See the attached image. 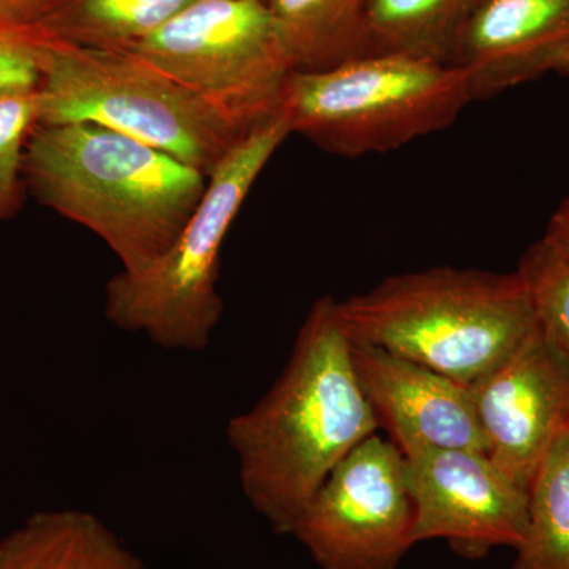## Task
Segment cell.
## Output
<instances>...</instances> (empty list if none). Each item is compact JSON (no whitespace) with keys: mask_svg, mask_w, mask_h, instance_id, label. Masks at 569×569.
Segmentation results:
<instances>
[{"mask_svg":"<svg viewBox=\"0 0 569 569\" xmlns=\"http://www.w3.org/2000/svg\"><path fill=\"white\" fill-rule=\"evenodd\" d=\"M378 429L355 376L339 301L323 296L276 383L224 433L250 507L274 533L291 535L331 471Z\"/></svg>","mask_w":569,"mask_h":569,"instance_id":"6da1fadb","label":"cell"},{"mask_svg":"<svg viewBox=\"0 0 569 569\" xmlns=\"http://www.w3.org/2000/svg\"><path fill=\"white\" fill-rule=\"evenodd\" d=\"M26 189L110 247L122 271L164 252L203 198L197 168L93 123H37L26 146Z\"/></svg>","mask_w":569,"mask_h":569,"instance_id":"7a4b0ae2","label":"cell"},{"mask_svg":"<svg viewBox=\"0 0 569 569\" xmlns=\"http://www.w3.org/2000/svg\"><path fill=\"white\" fill-rule=\"evenodd\" d=\"M353 342L369 343L468 385L538 331L530 291L518 271L443 268L385 279L339 301Z\"/></svg>","mask_w":569,"mask_h":569,"instance_id":"3957f363","label":"cell"},{"mask_svg":"<svg viewBox=\"0 0 569 569\" xmlns=\"http://www.w3.org/2000/svg\"><path fill=\"white\" fill-rule=\"evenodd\" d=\"M291 134L283 107L247 130L208 178L203 198L159 258L111 277L104 316L167 350L200 351L223 313L220 252L253 183Z\"/></svg>","mask_w":569,"mask_h":569,"instance_id":"277c9868","label":"cell"},{"mask_svg":"<svg viewBox=\"0 0 569 569\" xmlns=\"http://www.w3.org/2000/svg\"><path fill=\"white\" fill-rule=\"evenodd\" d=\"M39 36V33H37ZM39 123H93L209 176L247 130L129 51L39 36Z\"/></svg>","mask_w":569,"mask_h":569,"instance_id":"5b68a950","label":"cell"},{"mask_svg":"<svg viewBox=\"0 0 569 569\" xmlns=\"http://www.w3.org/2000/svg\"><path fill=\"white\" fill-rule=\"evenodd\" d=\"M471 103L449 63L367 54L320 71H293L282 107L291 133L343 157L395 151L440 132Z\"/></svg>","mask_w":569,"mask_h":569,"instance_id":"8992f818","label":"cell"},{"mask_svg":"<svg viewBox=\"0 0 569 569\" xmlns=\"http://www.w3.org/2000/svg\"><path fill=\"white\" fill-rule=\"evenodd\" d=\"M249 130L282 108L293 73L266 0H193L129 50Z\"/></svg>","mask_w":569,"mask_h":569,"instance_id":"52a82bcc","label":"cell"},{"mask_svg":"<svg viewBox=\"0 0 569 569\" xmlns=\"http://www.w3.org/2000/svg\"><path fill=\"white\" fill-rule=\"evenodd\" d=\"M413 527L406 458L373 433L331 471L291 535L320 569H397Z\"/></svg>","mask_w":569,"mask_h":569,"instance_id":"ba28073f","label":"cell"},{"mask_svg":"<svg viewBox=\"0 0 569 569\" xmlns=\"http://www.w3.org/2000/svg\"><path fill=\"white\" fill-rule=\"evenodd\" d=\"M403 458L415 507V545L445 539L468 560L485 559L496 548L522 545L529 493L486 452L425 448Z\"/></svg>","mask_w":569,"mask_h":569,"instance_id":"9c48e42d","label":"cell"},{"mask_svg":"<svg viewBox=\"0 0 569 569\" xmlns=\"http://www.w3.org/2000/svg\"><path fill=\"white\" fill-rule=\"evenodd\" d=\"M486 455L529 493L539 466L569 430V370L539 329L519 350L468 385Z\"/></svg>","mask_w":569,"mask_h":569,"instance_id":"30bf717a","label":"cell"},{"mask_svg":"<svg viewBox=\"0 0 569 569\" xmlns=\"http://www.w3.org/2000/svg\"><path fill=\"white\" fill-rule=\"evenodd\" d=\"M449 66L471 102L538 80L569 74V0H475Z\"/></svg>","mask_w":569,"mask_h":569,"instance_id":"8fae6325","label":"cell"},{"mask_svg":"<svg viewBox=\"0 0 569 569\" xmlns=\"http://www.w3.org/2000/svg\"><path fill=\"white\" fill-rule=\"evenodd\" d=\"M351 362L381 429L403 456L425 448L486 452L470 389L436 370L351 340Z\"/></svg>","mask_w":569,"mask_h":569,"instance_id":"7c38bea8","label":"cell"},{"mask_svg":"<svg viewBox=\"0 0 569 569\" xmlns=\"http://www.w3.org/2000/svg\"><path fill=\"white\" fill-rule=\"evenodd\" d=\"M0 569H148L96 515L40 511L0 539Z\"/></svg>","mask_w":569,"mask_h":569,"instance_id":"4fadbf2b","label":"cell"},{"mask_svg":"<svg viewBox=\"0 0 569 569\" xmlns=\"http://www.w3.org/2000/svg\"><path fill=\"white\" fill-rule=\"evenodd\" d=\"M293 71L331 69L365 56L367 0H266Z\"/></svg>","mask_w":569,"mask_h":569,"instance_id":"5bb4252c","label":"cell"},{"mask_svg":"<svg viewBox=\"0 0 569 569\" xmlns=\"http://www.w3.org/2000/svg\"><path fill=\"white\" fill-rule=\"evenodd\" d=\"M475 0H367L365 56L400 54L449 63Z\"/></svg>","mask_w":569,"mask_h":569,"instance_id":"9a60e30c","label":"cell"},{"mask_svg":"<svg viewBox=\"0 0 569 569\" xmlns=\"http://www.w3.org/2000/svg\"><path fill=\"white\" fill-rule=\"evenodd\" d=\"M193 0H56L36 33L93 50L126 51Z\"/></svg>","mask_w":569,"mask_h":569,"instance_id":"2e32d148","label":"cell"},{"mask_svg":"<svg viewBox=\"0 0 569 569\" xmlns=\"http://www.w3.org/2000/svg\"><path fill=\"white\" fill-rule=\"evenodd\" d=\"M511 569H569V430L531 482L526 537Z\"/></svg>","mask_w":569,"mask_h":569,"instance_id":"e0dca14e","label":"cell"},{"mask_svg":"<svg viewBox=\"0 0 569 569\" xmlns=\"http://www.w3.org/2000/svg\"><path fill=\"white\" fill-rule=\"evenodd\" d=\"M518 272L529 288L539 335L569 370V260L538 241L523 254Z\"/></svg>","mask_w":569,"mask_h":569,"instance_id":"ac0fdd59","label":"cell"},{"mask_svg":"<svg viewBox=\"0 0 569 569\" xmlns=\"http://www.w3.org/2000/svg\"><path fill=\"white\" fill-rule=\"evenodd\" d=\"M37 123V86L0 89V222L20 211L24 200L22 163Z\"/></svg>","mask_w":569,"mask_h":569,"instance_id":"d6986e66","label":"cell"},{"mask_svg":"<svg viewBox=\"0 0 569 569\" xmlns=\"http://www.w3.org/2000/svg\"><path fill=\"white\" fill-rule=\"evenodd\" d=\"M39 80V39L36 33L0 29V89L37 86Z\"/></svg>","mask_w":569,"mask_h":569,"instance_id":"ffe728a7","label":"cell"},{"mask_svg":"<svg viewBox=\"0 0 569 569\" xmlns=\"http://www.w3.org/2000/svg\"><path fill=\"white\" fill-rule=\"evenodd\" d=\"M56 0H0L2 31L36 33Z\"/></svg>","mask_w":569,"mask_h":569,"instance_id":"44dd1931","label":"cell"},{"mask_svg":"<svg viewBox=\"0 0 569 569\" xmlns=\"http://www.w3.org/2000/svg\"><path fill=\"white\" fill-rule=\"evenodd\" d=\"M542 246L557 254V257L569 260V197L553 213L545 236L539 239Z\"/></svg>","mask_w":569,"mask_h":569,"instance_id":"7402d4cb","label":"cell"}]
</instances>
